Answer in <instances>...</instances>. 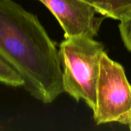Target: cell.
<instances>
[{
    "label": "cell",
    "instance_id": "6da1fadb",
    "mask_svg": "<svg viewBox=\"0 0 131 131\" xmlns=\"http://www.w3.org/2000/svg\"><path fill=\"white\" fill-rule=\"evenodd\" d=\"M0 54L38 101L50 104L64 92L56 43L37 15L13 0H0Z\"/></svg>",
    "mask_w": 131,
    "mask_h": 131
},
{
    "label": "cell",
    "instance_id": "7a4b0ae2",
    "mask_svg": "<svg viewBox=\"0 0 131 131\" xmlns=\"http://www.w3.org/2000/svg\"><path fill=\"white\" fill-rule=\"evenodd\" d=\"M104 46L93 38H65L59 49L63 91L77 102L81 99L92 110L96 104V88Z\"/></svg>",
    "mask_w": 131,
    "mask_h": 131
},
{
    "label": "cell",
    "instance_id": "3957f363",
    "mask_svg": "<svg viewBox=\"0 0 131 131\" xmlns=\"http://www.w3.org/2000/svg\"><path fill=\"white\" fill-rule=\"evenodd\" d=\"M93 120L97 125L131 124V84L124 67L104 52L100 59Z\"/></svg>",
    "mask_w": 131,
    "mask_h": 131
},
{
    "label": "cell",
    "instance_id": "277c9868",
    "mask_svg": "<svg viewBox=\"0 0 131 131\" xmlns=\"http://www.w3.org/2000/svg\"><path fill=\"white\" fill-rule=\"evenodd\" d=\"M51 11L64 31L65 38H93L104 17L96 16L95 8L83 0H38Z\"/></svg>",
    "mask_w": 131,
    "mask_h": 131
},
{
    "label": "cell",
    "instance_id": "5b68a950",
    "mask_svg": "<svg viewBox=\"0 0 131 131\" xmlns=\"http://www.w3.org/2000/svg\"><path fill=\"white\" fill-rule=\"evenodd\" d=\"M105 17L120 20L131 11V0H83Z\"/></svg>",
    "mask_w": 131,
    "mask_h": 131
},
{
    "label": "cell",
    "instance_id": "8992f818",
    "mask_svg": "<svg viewBox=\"0 0 131 131\" xmlns=\"http://www.w3.org/2000/svg\"><path fill=\"white\" fill-rule=\"evenodd\" d=\"M0 83L12 86H24V81L18 72L0 54Z\"/></svg>",
    "mask_w": 131,
    "mask_h": 131
},
{
    "label": "cell",
    "instance_id": "52a82bcc",
    "mask_svg": "<svg viewBox=\"0 0 131 131\" xmlns=\"http://www.w3.org/2000/svg\"><path fill=\"white\" fill-rule=\"evenodd\" d=\"M120 21L118 28L122 40L128 51L131 52V11Z\"/></svg>",
    "mask_w": 131,
    "mask_h": 131
}]
</instances>
